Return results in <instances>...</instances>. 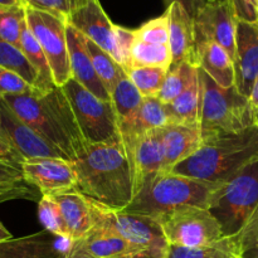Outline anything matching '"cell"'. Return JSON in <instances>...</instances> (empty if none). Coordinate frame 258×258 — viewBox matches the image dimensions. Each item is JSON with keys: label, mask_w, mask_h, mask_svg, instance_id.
<instances>
[{"label": "cell", "mask_w": 258, "mask_h": 258, "mask_svg": "<svg viewBox=\"0 0 258 258\" xmlns=\"http://www.w3.org/2000/svg\"><path fill=\"white\" fill-rule=\"evenodd\" d=\"M77 190L116 211H125L134 201V174L120 138L88 145L72 161Z\"/></svg>", "instance_id": "obj_1"}, {"label": "cell", "mask_w": 258, "mask_h": 258, "mask_svg": "<svg viewBox=\"0 0 258 258\" xmlns=\"http://www.w3.org/2000/svg\"><path fill=\"white\" fill-rule=\"evenodd\" d=\"M0 98L23 122L71 161L88 146L62 87H54L45 93L34 88L32 92Z\"/></svg>", "instance_id": "obj_2"}, {"label": "cell", "mask_w": 258, "mask_h": 258, "mask_svg": "<svg viewBox=\"0 0 258 258\" xmlns=\"http://www.w3.org/2000/svg\"><path fill=\"white\" fill-rule=\"evenodd\" d=\"M258 159V126L202 140L198 150L170 173L208 183H226Z\"/></svg>", "instance_id": "obj_3"}, {"label": "cell", "mask_w": 258, "mask_h": 258, "mask_svg": "<svg viewBox=\"0 0 258 258\" xmlns=\"http://www.w3.org/2000/svg\"><path fill=\"white\" fill-rule=\"evenodd\" d=\"M222 183H208L174 173L160 174L144 186L123 212L158 219L183 207L209 209Z\"/></svg>", "instance_id": "obj_4"}, {"label": "cell", "mask_w": 258, "mask_h": 258, "mask_svg": "<svg viewBox=\"0 0 258 258\" xmlns=\"http://www.w3.org/2000/svg\"><path fill=\"white\" fill-rule=\"evenodd\" d=\"M202 138L236 134L256 125L254 108L236 86L223 88L198 67Z\"/></svg>", "instance_id": "obj_5"}, {"label": "cell", "mask_w": 258, "mask_h": 258, "mask_svg": "<svg viewBox=\"0 0 258 258\" xmlns=\"http://www.w3.org/2000/svg\"><path fill=\"white\" fill-rule=\"evenodd\" d=\"M258 207V159L222 183L213 194L209 211L224 237L238 236Z\"/></svg>", "instance_id": "obj_6"}, {"label": "cell", "mask_w": 258, "mask_h": 258, "mask_svg": "<svg viewBox=\"0 0 258 258\" xmlns=\"http://www.w3.org/2000/svg\"><path fill=\"white\" fill-rule=\"evenodd\" d=\"M90 203L95 218L113 227L130 244L135 258L168 257L170 244L156 219L107 208L92 199Z\"/></svg>", "instance_id": "obj_7"}, {"label": "cell", "mask_w": 258, "mask_h": 258, "mask_svg": "<svg viewBox=\"0 0 258 258\" xmlns=\"http://www.w3.org/2000/svg\"><path fill=\"white\" fill-rule=\"evenodd\" d=\"M63 92L67 96L76 121L88 145L103 144L120 138L112 101H102L71 78Z\"/></svg>", "instance_id": "obj_8"}, {"label": "cell", "mask_w": 258, "mask_h": 258, "mask_svg": "<svg viewBox=\"0 0 258 258\" xmlns=\"http://www.w3.org/2000/svg\"><path fill=\"white\" fill-rule=\"evenodd\" d=\"M28 27L39 42L57 87H62L72 78L67 43V20L52 13L25 5Z\"/></svg>", "instance_id": "obj_9"}, {"label": "cell", "mask_w": 258, "mask_h": 258, "mask_svg": "<svg viewBox=\"0 0 258 258\" xmlns=\"http://www.w3.org/2000/svg\"><path fill=\"white\" fill-rule=\"evenodd\" d=\"M156 221L163 227L169 244L198 247L214 243L224 237L211 211L201 207L178 208Z\"/></svg>", "instance_id": "obj_10"}, {"label": "cell", "mask_w": 258, "mask_h": 258, "mask_svg": "<svg viewBox=\"0 0 258 258\" xmlns=\"http://www.w3.org/2000/svg\"><path fill=\"white\" fill-rule=\"evenodd\" d=\"M237 22L238 15L233 3L229 0H209L194 18L197 42L217 43L234 60Z\"/></svg>", "instance_id": "obj_11"}, {"label": "cell", "mask_w": 258, "mask_h": 258, "mask_svg": "<svg viewBox=\"0 0 258 258\" xmlns=\"http://www.w3.org/2000/svg\"><path fill=\"white\" fill-rule=\"evenodd\" d=\"M0 138L9 144L23 159L63 158L68 159L34 130L23 122L0 98ZM70 160V159H68Z\"/></svg>", "instance_id": "obj_12"}, {"label": "cell", "mask_w": 258, "mask_h": 258, "mask_svg": "<svg viewBox=\"0 0 258 258\" xmlns=\"http://www.w3.org/2000/svg\"><path fill=\"white\" fill-rule=\"evenodd\" d=\"M25 179L42 196H54L77 189V175L73 163L63 158L27 159L20 164Z\"/></svg>", "instance_id": "obj_13"}, {"label": "cell", "mask_w": 258, "mask_h": 258, "mask_svg": "<svg viewBox=\"0 0 258 258\" xmlns=\"http://www.w3.org/2000/svg\"><path fill=\"white\" fill-rule=\"evenodd\" d=\"M134 174V198L145 185L150 184L163 170V128L151 130L138 136L127 151Z\"/></svg>", "instance_id": "obj_14"}, {"label": "cell", "mask_w": 258, "mask_h": 258, "mask_svg": "<svg viewBox=\"0 0 258 258\" xmlns=\"http://www.w3.org/2000/svg\"><path fill=\"white\" fill-rule=\"evenodd\" d=\"M234 73L237 90L249 98L258 77V20L238 19L236 29Z\"/></svg>", "instance_id": "obj_15"}, {"label": "cell", "mask_w": 258, "mask_h": 258, "mask_svg": "<svg viewBox=\"0 0 258 258\" xmlns=\"http://www.w3.org/2000/svg\"><path fill=\"white\" fill-rule=\"evenodd\" d=\"M86 38L110 53L118 62L116 48V33L113 24L102 9L100 0H90L86 5L76 10L67 20Z\"/></svg>", "instance_id": "obj_16"}, {"label": "cell", "mask_w": 258, "mask_h": 258, "mask_svg": "<svg viewBox=\"0 0 258 258\" xmlns=\"http://www.w3.org/2000/svg\"><path fill=\"white\" fill-rule=\"evenodd\" d=\"M169 23V45L173 55V66L189 62L198 67L197 38L194 18L183 5L173 3L166 8Z\"/></svg>", "instance_id": "obj_17"}, {"label": "cell", "mask_w": 258, "mask_h": 258, "mask_svg": "<svg viewBox=\"0 0 258 258\" xmlns=\"http://www.w3.org/2000/svg\"><path fill=\"white\" fill-rule=\"evenodd\" d=\"M67 43L71 73L73 80L102 101H111V95L98 78L92 59L86 47V38L75 27L67 24Z\"/></svg>", "instance_id": "obj_18"}, {"label": "cell", "mask_w": 258, "mask_h": 258, "mask_svg": "<svg viewBox=\"0 0 258 258\" xmlns=\"http://www.w3.org/2000/svg\"><path fill=\"white\" fill-rule=\"evenodd\" d=\"M202 140L199 126L170 123L164 127V164L161 174L170 173L174 166L193 155L201 146Z\"/></svg>", "instance_id": "obj_19"}, {"label": "cell", "mask_w": 258, "mask_h": 258, "mask_svg": "<svg viewBox=\"0 0 258 258\" xmlns=\"http://www.w3.org/2000/svg\"><path fill=\"white\" fill-rule=\"evenodd\" d=\"M52 197L59 204L62 211L70 233V244L81 241L95 226L90 199L77 189L62 191Z\"/></svg>", "instance_id": "obj_20"}, {"label": "cell", "mask_w": 258, "mask_h": 258, "mask_svg": "<svg viewBox=\"0 0 258 258\" xmlns=\"http://www.w3.org/2000/svg\"><path fill=\"white\" fill-rule=\"evenodd\" d=\"M78 242L97 258H135L127 241L113 227L97 218L93 228Z\"/></svg>", "instance_id": "obj_21"}, {"label": "cell", "mask_w": 258, "mask_h": 258, "mask_svg": "<svg viewBox=\"0 0 258 258\" xmlns=\"http://www.w3.org/2000/svg\"><path fill=\"white\" fill-rule=\"evenodd\" d=\"M143 100V95L139 92L127 75L121 78L113 92L111 93V101L117 117L118 131L122 139L136 138L134 128Z\"/></svg>", "instance_id": "obj_22"}, {"label": "cell", "mask_w": 258, "mask_h": 258, "mask_svg": "<svg viewBox=\"0 0 258 258\" xmlns=\"http://www.w3.org/2000/svg\"><path fill=\"white\" fill-rule=\"evenodd\" d=\"M198 67L203 70L217 85L223 88L233 87L236 73L232 58L226 49L214 42H197Z\"/></svg>", "instance_id": "obj_23"}, {"label": "cell", "mask_w": 258, "mask_h": 258, "mask_svg": "<svg viewBox=\"0 0 258 258\" xmlns=\"http://www.w3.org/2000/svg\"><path fill=\"white\" fill-rule=\"evenodd\" d=\"M40 191L25 179L20 164L0 160V204L9 201H40Z\"/></svg>", "instance_id": "obj_24"}, {"label": "cell", "mask_w": 258, "mask_h": 258, "mask_svg": "<svg viewBox=\"0 0 258 258\" xmlns=\"http://www.w3.org/2000/svg\"><path fill=\"white\" fill-rule=\"evenodd\" d=\"M168 111L170 123L178 125L199 126L201 122V82L199 73L194 76L190 85L180 96L175 98L171 103H168Z\"/></svg>", "instance_id": "obj_25"}, {"label": "cell", "mask_w": 258, "mask_h": 258, "mask_svg": "<svg viewBox=\"0 0 258 258\" xmlns=\"http://www.w3.org/2000/svg\"><path fill=\"white\" fill-rule=\"evenodd\" d=\"M20 50L28 62L30 63L34 71L38 75V91L39 92H49L53 88L57 87L53 81L52 71H50L49 63H48L47 57H45L44 52H43L42 47H40L39 42L34 34L32 33L30 28L28 27L27 19H25L24 24L22 27V34H20Z\"/></svg>", "instance_id": "obj_26"}, {"label": "cell", "mask_w": 258, "mask_h": 258, "mask_svg": "<svg viewBox=\"0 0 258 258\" xmlns=\"http://www.w3.org/2000/svg\"><path fill=\"white\" fill-rule=\"evenodd\" d=\"M242 257L238 237H223L214 243L198 247L170 244L166 258H237Z\"/></svg>", "instance_id": "obj_27"}, {"label": "cell", "mask_w": 258, "mask_h": 258, "mask_svg": "<svg viewBox=\"0 0 258 258\" xmlns=\"http://www.w3.org/2000/svg\"><path fill=\"white\" fill-rule=\"evenodd\" d=\"M171 64H173V55H171L170 45L151 44V43L136 39L135 37L130 52V66H128V68L159 67L169 71Z\"/></svg>", "instance_id": "obj_28"}, {"label": "cell", "mask_w": 258, "mask_h": 258, "mask_svg": "<svg viewBox=\"0 0 258 258\" xmlns=\"http://www.w3.org/2000/svg\"><path fill=\"white\" fill-rule=\"evenodd\" d=\"M86 38V37H85ZM86 47H87L88 53L92 59L93 67H95L96 73H97L98 78L105 86L108 93H112L117 83L120 82L121 78L126 75L125 70L122 66L106 50L98 47L96 43L86 38Z\"/></svg>", "instance_id": "obj_29"}, {"label": "cell", "mask_w": 258, "mask_h": 258, "mask_svg": "<svg viewBox=\"0 0 258 258\" xmlns=\"http://www.w3.org/2000/svg\"><path fill=\"white\" fill-rule=\"evenodd\" d=\"M197 72H198V67L189 62H181L170 67L163 88L158 95L159 100L165 105L173 102L190 85Z\"/></svg>", "instance_id": "obj_30"}, {"label": "cell", "mask_w": 258, "mask_h": 258, "mask_svg": "<svg viewBox=\"0 0 258 258\" xmlns=\"http://www.w3.org/2000/svg\"><path fill=\"white\" fill-rule=\"evenodd\" d=\"M168 125H170V120L165 103L158 97H144L134 128L135 135L140 136L141 134L164 128Z\"/></svg>", "instance_id": "obj_31"}, {"label": "cell", "mask_w": 258, "mask_h": 258, "mask_svg": "<svg viewBox=\"0 0 258 258\" xmlns=\"http://www.w3.org/2000/svg\"><path fill=\"white\" fill-rule=\"evenodd\" d=\"M169 71L159 67H131L126 75L143 97H158Z\"/></svg>", "instance_id": "obj_32"}, {"label": "cell", "mask_w": 258, "mask_h": 258, "mask_svg": "<svg viewBox=\"0 0 258 258\" xmlns=\"http://www.w3.org/2000/svg\"><path fill=\"white\" fill-rule=\"evenodd\" d=\"M24 22L25 7L22 2L15 5H0V38L19 49Z\"/></svg>", "instance_id": "obj_33"}, {"label": "cell", "mask_w": 258, "mask_h": 258, "mask_svg": "<svg viewBox=\"0 0 258 258\" xmlns=\"http://www.w3.org/2000/svg\"><path fill=\"white\" fill-rule=\"evenodd\" d=\"M0 67L9 68L19 73L28 83L38 90V75L34 68L30 66L22 50L15 45L5 42L0 38Z\"/></svg>", "instance_id": "obj_34"}, {"label": "cell", "mask_w": 258, "mask_h": 258, "mask_svg": "<svg viewBox=\"0 0 258 258\" xmlns=\"http://www.w3.org/2000/svg\"><path fill=\"white\" fill-rule=\"evenodd\" d=\"M38 217L47 232L70 242V233L63 218L59 204L52 196H42L38 202Z\"/></svg>", "instance_id": "obj_35"}, {"label": "cell", "mask_w": 258, "mask_h": 258, "mask_svg": "<svg viewBox=\"0 0 258 258\" xmlns=\"http://www.w3.org/2000/svg\"><path fill=\"white\" fill-rule=\"evenodd\" d=\"M136 39L151 44H169V23L166 12L135 29Z\"/></svg>", "instance_id": "obj_36"}, {"label": "cell", "mask_w": 258, "mask_h": 258, "mask_svg": "<svg viewBox=\"0 0 258 258\" xmlns=\"http://www.w3.org/2000/svg\"><path fill=\"white\" fill-rule=\"evenodd\" d=\"M20 2L23 4L35 8V9L52 13V14L68 20V18L76 10L87 4L90 0H20Z\"/></svg>", "instance_id": "obj_37"}, {"label": "cell", "mask_w": 258, "mask_h": 258, "mask_svg": "<svg viewBox=\"0 0 258 258\" xmlns=\"http://www.w3.org/2000/svg\"><path fill=\"white\" fill-rule=\"evenodd\" d=\"M34 90L22 76L9 68L0 67V97L9 95H22Z\"/></svg>", "instance_id": "obj_38"}, {"label": "cell", "mask_w": 258, "mask_h": 258, "mask_svg": "<svg viewBox=\"0 0 258 258\" xmlns=\"http://www.w3.org/2000/svg\"><path fill=\"white\" fill-rule=\"evenodd\" d=\"M242 257L258 258V207L243 231L238 234Z\"/></svg>", "instance_id": "obj_39"}, {"label": "cell", "mask_w": 258, "mask_h": 258, "mask_svg": "<svg viewBox=\"0 0 258 258\" xmlns=\"http://www.w3.org/2000/svg\"><path fill=\"white\" fill-rule=\"evenodd\" d=\"M115 33L118 63L126 71L130 66V52L131 48H133L134 40H135V30L126 29V28L116 25Z\"/></svg>", "instance_id": "obj_40"}, {"label": "cell", "mask_w": 258, "mask_h": 258, "mask_svg": "<svg viewBox=\"0 0 258 258\" xmlns=\"http://www.w3.org/2000/svg\"><path fill=\"white\" fill-rule=\"evenodd\" d=\"M209 2V0H208ZM236 8L238 19L257 22L258 20V0H229Z\"/></svg>", "instance_id": "obj_41"}, {"label": "cell", "mask_w": 258, "mask_h": 258, "mask_svg": "<svg viewBox=\"0 0 258 258\" xmlns=\"http://www.w3.org/2000/svg\"><path fill=\"white\" fill-rule=\"evenodd\" d=\"M0 160L22 164L23 159L20 158L14 150H13V148L9 145V144L5 143V141L0 138Z\"/></svg>", "instance_id": "obj_42"}, {"label": "cell", "mask_w": 258, "mask_h": 258, "mask_svg": "<svg viewBox=\"0 0 258 258\" xmlns=\"http://www.w3.org/2000/svg\"><path fill=\"white\" fill-rule=\"evenodd\" d=\"M173 3H179L180 5H183V7L185 8L186 12H188L193 18H196L197 13H198L199 9L204 5L202 0H164V4H165L166 8L170 7Z\"/></svg>", "instance_id": "obj_43"}, {"label": "cell", "mask_w": 258, "mask_h": 258, "mask_svg": "<svg viewBox=\"0 0 258 258\" xmlns=\"http://www.w3.org/2000/svg\"><path fill=\"white\" fill-rule=\"evenodd\" d=\"M63 258H97L95 254L91 253L88 249L85 248L81 242H75V243L71 244L70 249H68L67 253L63 256Z\"/></svg>", "instance_id": "obj_44"}, {"label": "cell", "mask_w": 258, "mask_h": 258, "mask_svg": "<svg viewBox=\"0 0 258 258\" xmlns=\"http://www.w3.org/2000/svg\"><path fill=\"white\" fill-rule=\"evenodd\" d=\"M248 100H249V102H251V105L253 106L254 110H258V77H257L256 82H254L253 88H252L251 96H249Z\"/></svg>", "instance_id": "obj_45"}, {"label": "cell", "mask_w": 258, "mask_h": 258, "mask_svg": "<svg viewBox=\"0 0 258 258\" xmlns=\"http://www.w3.org/2000/svg\"><path fill=\"white\" fill-rule=\"evenodd\" d=\"M12 238L13 237L12 234H10V232L8 231V229L3 226L2 222H0V243H4V242L10 241Z\"/></svg>", "instance_id": "obj_46"}, {"label": "cell", "mask_w": 258, "mask_h": 258, "mask_svg": "<svg viewBox=\"0 0 258 258\" xmlns=\"http://www.w3.org/2000/svg\"><path fill=\"white\" fill-rule=\"evenodd\" d=\"M20 3V0H0V5H15Z\"/></svg>", "instance_id": "obj_47"}, {"label": "cell", "mask_w": 258, "mask_h": 258, "mask_svg": "<svg viewBox=\"0 0 258 258\" xmlns=\"http://www.w3.org/2000/svg\"><path fill=\"white\" fill-rule=\"evenodd\" d=\"M254 121H256V125L258 126V110H254Z\"/></svg>", "instance_id": "obj_48"}, {"label": "cell", "mask_w": 258, "mask_h": 258, "mask_svg": "<svg viewBox=\"0 0 258 258\" xmlns=\"http://www.w3.org/2000/svg\"><path fill=\"white\" fill-rule=\"evenodd\" d=\"M202 2H203V4H206V3L208 2V0H202Z\"/></svg>", "instance_id": "obj_49"}, {"label": "cell", "mask_w": 258, "mask_h": 258, "mask_svg": "<svg viewBox=\"0 0 258 258\" xmlns=\"http://www.w3.org/2000/svg\"><path fill=\"white\" fill-rule=\"evenodd\" d=\"M237 258H243V257H237Z\"/></svg>", "instance_id": "obj_50"}]
</instances>
